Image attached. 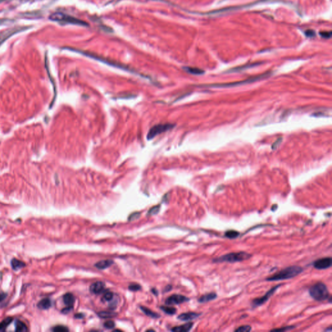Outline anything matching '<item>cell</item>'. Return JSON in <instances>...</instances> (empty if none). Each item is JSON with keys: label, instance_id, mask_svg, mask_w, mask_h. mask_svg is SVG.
I'll return each instance as SVG.
<instances>
[{"label": "cell", "instance_id": "cell-21", "mask_svg": "<svg viewBox=\"0 0 332 332\" xmlns=\"http://www.w3.org/2000/svg\"><path fill=\"white\" fill-rule=\"evenodd\" d=\"M15 330L16 331H26L27 328L23 322L17 320L15 323Z\"/></svg>", "mask_w": 332, "mask_h": 332}, {"label": "cell", "instance_id": "cell-5", "mask_svg": "<svg viewBox=\"0 0 332 332\" xmlns=\"http://www.w3.org/2000/svg\"><path fill=\"white\" fill-rule=\"evenodd\" d=\"M280 286H281V285L276 286L273 287V288H271L270 290H269V291H267L266 293V294L264 296H263L262 297L254 299L253 301V302H252V303H251L252 307H253V308H256V307H258L259 306H260L264 304H265L268 301V300H269L272 297V295H273L275 293V292L277 291V290Z\"/></svg>", "mask_w": 332, "mask_h": 332}, {"label": "cell", "instance_id": "cell-7", "mask_svg": "<svg viewBox=\"0 0 332 332\" xmlns=\"http://www.w3.org/2000/svg\"><path fill=\"white\" fill-rule=\"evenodd\" d=\"M29 28H30L29 27H18L10 28V29L2 31L1 33H0V46H1L3 43L5 42L8 38L11 37L13 35L16 34L18 33H19V32L27 30L28 29H29Z\"/></svg>", "mask_w": 332, "mask_h": 332}, {"label": "cell", "instance_id": "cell-3", "mask_svg": "<svg viewBox=\"0 0 332 332\" xmlns=\"http://www.w3.org/2000/svg\"><path fill=\"white\" fill-rule=\"evenodd\" d=\"M252 257V255L245 252H236V253H231L225 255L221 256L212 259L214 263H236L241 262L244 260H247Z\"/></svg>", "mask_w": 332, "mask_h": 332}, {"label": "cell", "instance_id": "cell-34", "mask_svg": "<svg viewBox=\"0 0 332 332\" xmlns=\"http://www.w3.org/2000/svg\"><path fill=\"white\" fill-rule=\"evenodd\" d=\"M320 35H321L322 37L325 38H330L331 35V32H328V31L327 32L326 31L321 32V33H320Z\"/></svg>", "mask_w": 332, "mask_h": 332}, {"label": "cell", "instance_id": "cell-27", "mask_svg": "<svg viewBox=\"0 0 332 332\" xmlns=\"http://www.w3.org/2000/svg\"><path fill=\"white\" fill-rule=\"evenodd\" d=\"M252 330V328L249 325H244L238 327L236 330H235V331L236 332H249Z\"/></svg>", "mask_w": 332, "mask_h": 332}, {"label": "cell", "instance_id": "cell-23", "mask_svg": "<svg viewBox=\"0 0 332 332\" xmlns=\"http://www.w3.org/2000/svg\"><path fill=\"white\" fill-rule=\"evenodd\" d=\"M141 310L143 311V312H144V313H145V315H147V316H149V317H153V318H158V317H159V315H158L157 313H154L153 311H152L151 310H150L149 309L147 308V307H145L142 306V307H141Z\"/></svg>", "mask_w": 332, "mask_h": 332}, {"label": "cell", "instance_id": "cell-17", "mask_svg": "<svg viewBox=\"0 0 332 332\" xmlns=\"http://www.w3.org/2000/svg\"><path fill=\"white\" fill-rule=\"evenodd\" d=\"M52 302L48 298L42 299V301L39 302L38 304V307L40 310H48L51 307Z\"/></svg>", "mask_w": 332, "mask_h": 332}, {"label": "cell", "instance_id": "cell-29", "mask_svg": "<svg viewBox=\"0 0 332 332\" xmlns=\"http://www.w3.org/2000/svg\"><path fill=\"white\" fill-rule=\"evenodd\" d=\"M53 331L55 332H66L68 331L69 330L67 327L64 326H57L53 328Z\"/></svg>", "mask_w": 332, "mask_h": 332}, {"label": "cell", "instance_id": "cell-2", "mask_svg": "<svg viewBox=\"0 0 332 332\" xmlns=\"http://www.w3.org/2000/svg\"><path fill=\"white\" fill-rule=\"evenodd\" d=\"M309 293L312 298L318 302L326 301L330 297L327 286L321 282H319L311 286L309 289Z\"/></svg>", "mask_w": 332, "mask_h": 332}, {"label": "cell", "instance_id": "cell-19", "mask_svg": "<svg viewBox=\"0 0 332 332\" xmlns=\"http://www.w3.org/2000/svg\"><path fill=\"white\" fill-rule=\"evenodd\" d=\"M99 317L103 319H108V318H112L115 317L118 314L114 313L112 311H100L99 313H97Z\"/></svg>", "mask_w": 332, "mask_h": 332}, {"label": "cell", "instance_id": "cell-15", "mask_svg": "<svg viewBox=\"0 0 332 332\" xmlns=\"http://www.w3.org/2000/svg\"><path fill=\"white\" fill-rule=\"evenodd\" d=\"M113 263L114 262L112 260H111V259H105V260H101L98 262L97 263H96L95 264V267H97L99 269L103 270L110 267L112 265Z\"/></svg>", "mask_w": 332, "mask_h": 332}, {"label": "cell", "instance_id": "cell-28", "mask_svg": "<svg viewBox=\"0 0 332 332\" xmlns=\"http://www.w3.org/2000/svg\"><path fill=\"white\" fill-rule=\"evenodd\" d=\"M160 209V205L155 206L153 208H151L149 210V211H148V215H153L157 214L159 212Z\"/></svg>", "mask_w": 332, "mask_h": 332}, {"label": "cell", "instance_id": "cell-9", "mask_svg": "<svg viewBox=\"0 0 332 332\" xmlns=\"http://www.w3.org/2000/svg\"><path fill=\"white\" fill-rule=\"evenodd\" d=\"M332 259L331 257H325L319 259L313 263V267L317 270H325L331 267Z\"/></svg>", "mask_w": 332, "mask_h": 332}, {"label": "cell", "instance_id": "cell-4", "mask_svg": "<svg viewBox=\"0 0 332 332\" xmlns=\"http://www.w3.org/2000/svg\"><path fill=\"white\" fill-rule=\"evenodd\" d=\"M269 73H265V74H263V75H260L259 76H256V77H253V78H250V79H248L247 80H244V81H239V82H232V83H224V84H212V85H208L206 86H206V87H211V88H229V87H233V86H238V85H245V84H249V83H251V82H255L256 81H259V80H260L262 79H263V78H265L267 76H269Z\"/></svg>", "mask_w": 332, "mask_h": 332}, {"label": "cell", "instance_id": "cell-10", "mask_svg": "<svg viewBox=\"0 0 332 332\" xmlns=\"http://www.w3.org/2000/svg\"><path fill=\"white\" fill-rule=\"evenodd\" d=\"M189 300L190 299L185 296L181 295H173L166 299V304L167 305L180 304L189 301Z\"/></svg>", "mask_w": 332, "mask_h": 332}, {"label": "cell", "instance_id": "cell-26", "mask_svg": "<svg viewBox=\"0 0 332 332\" xmlns=\"http://www.w3.org/2000/svg\"><path fill=\"white\" fill-rule=\"evenodd\" d=\"M161 309L165 312L168 315H174L176 313V309L173 307H169V306H163L162 307Z\"/></svg>", "mask_w": 332, "mask_h": 332}, {"label": "cell", "instance_id": "cell-8", "mask_svg": "<svg viewBox=\"0 0 332 332\" xmlns=\"http://www.w3.org/2000/svg\"><path fill=\"white\" fill-rule=\"evenodd\" d=\"M173 127L174 125H171V124H162V125H157L154 126L153 127L151 128L149 133H148L147 139H151L153 138L157 135L169 130L172 129V128H173Z\"/></svg>", "mask_w": 332, "mask_h": 332}, {"label": "cell", "instance_id": "cell-35", "mask_svg": "<svg viewBox=\"0 0 332 332\" xmlns=\"http://www.w3.org/2000/svg\"><path fill=\"white\" fill-rule=\"evenodd\" d=\"M305 34L307 37H313L315 35V33L313 30H307L305 32Z\"/></svg>", "mask_w": 332, "mask_h": 332}, {"label": "cell", "instance_id": "cell-39", "mask_svg": "<svg viewBox=\"0 0 332 332\" xmlns=\"http://www.w3.org/2000/svg\"><path fill=\"white\" fill-rule=\"evenodd\" d=\"M84 317H85V315H84L82 314V313H78V314L75 315V318L82 319Z\"/></svg>", "mask_w": 332, "mask_h": 332}, {"label": "cell", "instance_id": "cell-32", "mask_svg": "<svg viewBox=\"0 0 332 332\" xmlns=\"http://www.w3.org/2000/svg\"><path fill=\"white\" fill-rule=\"evenodd\" d=\"M295 328V326H286V327H283L282 328H278V329H274V330H272L271 331H289V330H293Z\"/></svg>", "mask_w": 332, "mask_h": 332}, {"label": "cell", "instance_id": "cell-12", "mask_svg": "<svg viewBox=\"0 0 332 332\" xmlns=\"http://www.w3.org/2000/svg\"><path fill=\"white\" fill-rule=\"evenodd\" d=\"M201 315V313H195V312H187V313H182L178 317V319L183 321H191V320L198 318Z\"/></svg>", "mask_w": 332, "mask_h": 332}, {"label": "cell", "instance_id": "cell-31", "mask_svg": "<svg viewBox=\"0 0 332 332\" xmlns=\"http://www.w3.org/2000/svg\"><path fill=\"white\" fill-rule=\"evenodd\" d=\"M104 326H105V328H106L107 329H112L115 327V323L114 322L112 321H106V322H105V324H104Z\"/></svg>", "mask_w": 332, "mask_h": 332}, {"label": "cell", "instance_id": "cell-18", "mask_svg": "<svg viewBox=\"0 0 332 332\" xmlns=\"http://www.w3.org/2000/svg\"><path fill=\"white\" fill-rule=\"evenodd\" d=\"M11 266L14 270L18 271L25 267V263H23L20 260H18L17 259H13V260L11 261Z\"/></svg>", "mask_w": 332, "mask_h": 332}, {"label": "cell", "instance_id": "cell-16", "mask_svg": "<svg viewBox=\"0 0 332 332\" xmlns=\"http://www.w3.org/2000/svg\"><path fill=\"white\" fill-rule=\"evenodd\" d=\"M64 303L67 307H73L75 302V297L71 293H66L63 296Z\"/></svg>", "mask_w": 332, "mask_h": 332}, {"label": "cell", "instance_id": "cell-11", "mask_svg": "<svg viewBox=\"0 0 332 332\" xmlns=\"http://www.w3.org/2000/svg\"><path fill=\"white\" fill-rule=\"evenodd\" d=\"M105 286L103 282H96L90 286V289L94 294H100L105 290Z\"/></svg>", "mask_w": 332, "mask_h": 332}, {"label": "cell", "instance_id": "cell-6", "mask_svg": "<svg viewBox=\"0 0 332 332\" xmlns=\"http://www.w3.org/2000/svg\"><path fill=\"white\" fill-rule=\"evenodd\" d=\"M50 19L55 22H64L66 23H74V24H81L82 22L79 19H76L68 15H66L61 13H55L52 14L49 16Z\"/></svg>", "mask_w": 332, "mask_h": 332}, {"label": "cell", "instance_id": "cell-38", "mask_svg": "<svg viewBox=\"0 0 332 332\" xmlns=\"http://www.w3.org/2000/svg\"><path fill=\"white\" fill-rule=\"evenodd\" d=\"M7 297V294L5 293H0V302H1V301H3L4 299H5Z\"/></svg>", "mask_w": 332, "mask_h": 332}, {"label": "cell", "instance_id": "cell-33", "mask_svg": "<svg viewBox=\"0 0 332 332\" xmlns=\"http://www.w3.org/2000/svg\"><path fill=\"white\" fill-rule=\"evenodd\" d=\"M139 216H140V213H139V212L133 213L129 216V221H134V220L138 219L139 217Z\"/></svg>", "mask_w": 332, "mask_h": 332}, {"label": "cell", "instance_id": "cell-24", "mask_svg": "<svg viewBox=\"0 0 332 332\" xmlns=\"http://www.w3.org/2000/svg\"><path fill=\"white\" fill-rule=\"evenodd\" d=\"M114 298V294L112 293H111V292H106V293H105V294L103 295V297L101 298V301L105 302H110L111 301H112V299Z\"/></svg>", "mask_w": 332, "mask_h": 332}, {"label": "cell", "instance_id": "cell-20", "mask_svg": "<svg viewBox=\"0 0 332 332\" xmlns=\"http://www.w3.org/2000/svg\"><path fill=\"white\" fill-rule=\"evenodd\" d=\"M239 232H238L236 230H227L225 234V236L227 238L230 239L237 238L239 237Z\"/></svg>", "mask_w": 332, "mask_h": 332}, {"label": "cell", "instance_id": "cell-36", "mask_svg": "<svg viewBox=\"0 0 332 332\" xmlns=\"http://www.w3.org/2000/svg\"><path fill=\"white\" fill-rule=\"evenodd\" d=\"M281 142H282V138H279V139H278V140L273 144V149H277V147L280 145V144Z\"/></svg>", "mask_w": 332, "mask_h": 332}, {"label": "cell", "instance_id": "cell-30", "mask_svg": "<svg viewBox=\"0 0 332 332\" xmlns=\"http://www.w3.org/2000/svg\"><path fill=\"white\" fill-rule=\"evenodd\" d=\"M129 289L132 291H137L141 289V286L137 284V283H133V284H130L129 286Z\"/></svg>", "mask_w": 332, "mask_h": 332}, {"label": "cell", "instance_id": "cell-42", "mask_svg": "<svg viewBox=\"0 0 332 332\" xmlns=\"http://www.w3.org/2000/svg\"><path fill=\"white\" fill-rule=\"evenodd\" d=\"M3 1H4V0H0V3H1V2H3Z\"/></svg>", "mask_w": 332, "mask_h": 332}, {"label": "cell", "instance_id": "cell-22", "mask_svg": "<svg viewBox=\"0 0 332 332\" xmlns=\"http://www.w3.org/2000/svg\"><path fill=\"white\" fill-rule=\"evenodd\" d=\"M13 319L11 317H7L0 323V331H5L7 327L9 326L11 322L13 321Z\"/></svg>", "mask_w": 332, "mask_h": 332}, {"label": "cell", "instance_id": "cell-14", "mask_svg": "<svg viewBox=\"0 0 332 332\" xmlns=\"http://www.w3.org/2000/svg\"><path fill=\"white\" fill-rule=\"evenodd\" d=\"M193 322H187L183 325L176 326L173 328L171 330L173 331H177V332H187L191 330V329L193 328Z\"/></svg>", "mask_w": 332, "mask_h": 332}, {"label": "cell", "instance_id": "cell-25", "mask_svg": "<svg viewBox=\"0 0 332 332\" xmlns=\"http://www.w3.org/2000/svg\"><path fill=\"white\" fill-rule=\"evenodd\" d=\"M186 71H188L189 73L194 75H201L204 73V71L202 70H200L199 68H195V67H186Z\"/></svg>", "mask_w": 332, "mask_h": 332}, {"label": "cell", "instance_id": "cell-13", "mask_svg": "<svg viewBox=\"0 0 332 332\" xmlns=\"http://www.w3.org/2000/svg\"><path fill=\"white\" fill-rule=\"evenodd\" d=\"M217 298V295L215 293H214V292H211V293H207L201 296V297L198 299V301L200 303H206L208 302L214 301V300L216 299Z\"/></svg>", "mask_w": 332, "mask_h": 332}, {"label": "cell", "instance_id": "cell-41", "mask_svg": "<svg viewBox=\"0 0 332 332\" xmlns=\"http://www.w3.org/2000/svg\"><path fill=\"white\" fill-rule=\"evenodd\" d=\"M154 331V330H147V331Z\"/></svg>", "mask_w": 332, "mask_h": 332}, {"label": "cell", "instance_id": "cell-40", "mask_svg": "<svg viewBox=\"0 0 332 332\" xmlns=\"http://www.w3.org/2000/svg\"><path fill=\"white\" fill-rule=\"evenodd\" d=\"M325 331H332V329H331V327H330V328H329V329H326V330H325Z\"/></svg>", "mask_w": 332, "mask_h": 332}, {"label": "cell", "instance_id": "cell-37", "mask_svg": "<svg viewBox=\"0 0 332 332\" xmlns=\"http://www.w3.org/2000/svg\"><path fill=\"white\" fill-rule=\"evenodd\" d=\"M72 308H73V307H66V308L63 309V310H62V312L63 313L66 314V313H69V312L72 310Z\"/></svg>", "mask_w": 332, "mask_h": 332}, {"label": "cell", "instance_id": "cell-1", "mask_svg": "<svg viewBox=\"0 0 332 332\" xmlns=\"http://www.w3.org/2000/svg\"><path fill=\"white\" fill-rule=\"evenodd\" d=\"M304 269L303 268L298 265H292L287 267L285 269L280 271L276 273L273 275L269 277L266 278V281L268 282H274V281H280V280H286L293 278L297 277L298 274L302 273Z\"/></svg>", "mask_w": 332, "mask_h": 332}]
</instances>
